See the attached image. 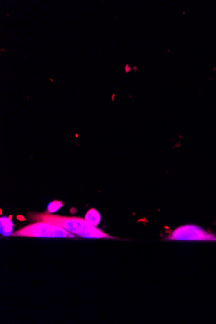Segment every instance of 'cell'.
Masks as SVG:
<instances>
[{
  "label": "cell",
  "mask_w": 216,
  "mask_h": 324,
  "mask_svg": "<svg viewBox=\"0 0 216 324\" xmlns=\"http://www.w3.org/2000/svg\"><path fill=\"white\" fill-rule=\"evenodd\" d=\"M29 218L36 222H45L64 228L75 235L87 239H113L106 233L80 217H65L48 213H30Z\"/></svg>",
  "instance_id": "obj_1"
},
{
  "label": "cell",
  "mask_w": 216,
  "mask_h": 324,
  "mask_svg": "<svg viewBox=\"0 0 216 324\" xmlns=\"http://www.w3.org/2000/svg\"><path fill=\"white\" fill-rule=\"evenodd\" d=\"M12 236L34 237H76L75 235L64 228L45 222H36L26 226L14 232Z\"/></svg>",
  "instance_id": "obj_2"
},
{
  "label": "cell",
  "mask_w": 216,
  "mask_h": 324,
  "mask_svg": "<svg viewBox=\"0 0 216 324\" xmlns=\"http://www.w3.org/2000/svg\"><path fill=\"white\" fill-rule=\"evenodd\" d=\"M167 239L172 241H216L215 236L192 225L178 227Z\"/></svg>",
  "instance_id": "obj_3"
},
{
  "label": "cell",
  "mask_w": 216,
  "mask_h": 324,
  "mask_svg": "<svg viewBox=\"0 0 216 324\" xmlns=\"http://www.w3.org/2000/svg\"><path fill=\"white\" fill-rule=\"evenodd\" d=\"M13 228V223L7 217L1 218V233L3 236L11 234Z\"/></svg>",
  "instance_id": "obj_5"
},
{
  "label": "cell",
  "mask_w": 216,
  "mask_h": 324,
  "mask_svg": "<svg viewBox=\"0 0 216 324\" xmlns=\"http://www.w3.org/2000/svg\"><path fill=\"white\" fill-rule=\"evenodd\" d=\"M85 219L89 224L96 226L99 224L101 221V215L94 208L89 210L86 215Z\"/></svg>",
  "instance_id": "obj_4"
},
{
  "label": "cell",
  "mask_w": 216,
  "mask_h": 324,
  "mask_svg": "<svg viewBox=\"0 0 216 324\" xmlns=\"http://www.w3.org/2000/svg\"><path fill=\"white\" fill-rule=\"evenodd\" d=\"M62 206V204L60 201H55L52 202V203H49V205H48V209L50 212H55L58 210Z\"/></svg>",
  "instance_id": "obj_6"
}]
</instances>
